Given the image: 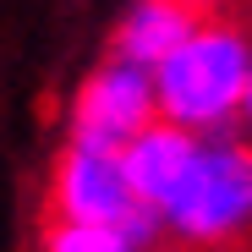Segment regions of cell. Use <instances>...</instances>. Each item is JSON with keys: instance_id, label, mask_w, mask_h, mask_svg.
<instances>
[{"instance_id": "obj_1", "label": "cell", "mask_w": 252, "mask_h": 252, "mask_svg": "<svg viewBox=\"0 0 252 252\" xmlns=\"http://www.w3.org/2000/svg\"><path fill=\"white\" fill-rule=\"evenodd\" d=\"M247 33L236 22H197L181 44L159 61V110L176 126H214L247 99Z\"/></svg>"}, {"instance_id": "obj_2", "label": "cell", "mask_w": 252, "mask_h": 252, "mask_svg": "<svg viewBox=\"0 0 252 252\" xmlns=\"http://www.w3.org/2000/svg\"><path fill=\"white\" fill-rule=\"evenodd\" d=\"M159 220H170L176 241L187 247H230L252 236V148H197L192 170L181 176Z\"/></svg>"}, {"instance_id": "obj_3", "label": "cell", "mask_w": 252, "mask_h": 252, "mask_svg": "<svg viewBox=\"0 0 252 252\" xmlns=\"http://www.w3.org/2000/svg\"><path fill=\"white\" fill-rule=\"evenodd\" d=\"M137 192L132 176H126V154L115 143H88V137H71L66 154L55 159L50 170V203L44 214L50 220H77V225H132L137 214Z\"/></svg>"}, {"instance_id": "obj_4", "label": "cell", "mask_w": 252, "mask_h": 252, "mask_svg": "<svg viewBox=\"0 0 252 252\" xmlns=\"http://www.w3.org/2000/svg\"><path fill=\"white\" fill-rule=\"evenodd\" d=\"M154 110H159V99L143 82V66L110 61V66H99L88 82H82V94H77V137L126 148L148 126Z\"/></svg>"}, {"instance_id": "obj_5", "label": "cell", "mask_w": 252, "mask_h": 252, "mask_svg": "<svg viewBox=\"0 0 252 252\" xmlns=\"http://www.w3.org/2000/svg\"><path fill=\"white\" fill-rule=\"evenodd\" d=\"M197 159V143L187 137V126L164 121V126H143V132L126 143V176H132V192L143 208H154V214H164L181 187V176L192 170Z\"/></svg>"}, {"instance_id": "obj_6", "label": "cell", "mask_w": 252, "mask_h": 252, "mask_svg": "<svg viewBox=\"0 0 252 252\" xmlns=\"http://www.w3.org/2000/svg\"><path fill=\"white\" fill-rule=\"evenodd\" d=\"M197 17H203V11H192L187 0H137V11L126 17V28L115 33V61L159 66V61L197 28Z\"/></svg>"}, {"instance_id": "obj_7", "label": "cell", "mask_w": 252, "mask_h": 252, "mask_svg": "<svg viewBox=\"0 0 252 252\" xmlns=\"http://www.w3.org/2000/svg\"><path fill=\"white\" fill-rule=\"evenodd\" d=\"M38 252H143L121 225H77L44 214V247Z\"/></svg>"}, {"instance_id": "obj_8", "label": "cell", "mask_w": 252, "mask_h": 252, "mask_svg": "<svg viewBox=\"0 0 252 252\" xmlns=\"http://www.w3.org/2000/svg\"><path fill=\"white\" fill-rule=\"evenodd\" d=\"M247 115H252V66H247Z\"/></svg>"}, {"instance_id": "obj_9", "label": "cell", "mask_w": 252, "mask_h": 252, "mask_svg": "<svg viewBox=\"0 0 252 252\" xmlns=\"http://www.w3.org/2000/svg\"><path fill=\"white\" fill-rule=\"evenodd\" d=\"M187 6H192V11H208V6H214V0H187Z\"/></svg>"}]
</instances>
